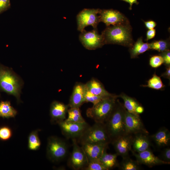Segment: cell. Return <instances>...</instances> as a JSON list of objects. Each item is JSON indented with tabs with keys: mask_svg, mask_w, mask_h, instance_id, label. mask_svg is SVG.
<instances>
[{
	"mask_svg": "<svg viewBox=\"0 0 170 170\" xmlns=\"http://www.w3.org/2000/svg\"><path fill=\"white\" fill-rule=\"evenodd\" d=\"M156 33V30L153 29H152L149 30L146 33V40L147 41L153 38Z\"/></svg>",
	"mask_w": 170,
	"mask_h": 170,
	"instance_id": "8d00e7d4",
	"label": "cell"
},
{
	"mask_svg": "<svg viewBox=\"0 0 170 170\" xmlns=\"http://www.w3.org/2000/svg\"><path fill=\"white\" fill-rule=\"evenodd\" d=\"M79 40L87 49L92 50L100 48L105 44L104 37L99 34L97 29L86 31L85 30L80 34Z\"/></svg>",
	"mask_w": 170,
	"mask_h": 170,
	"instance_id": "30bf717a",
	"label": "cell"
},
{
	"mask_svg": "<svg viewBox=\"0 0 170 170\" xmlns=\"http://www.w3.org/2000/svg\"><path fill=\"white\" fill-rule=\"evenodd\" d=\"M125 2L129 4V9L130 10L132 9V7L133 4L134 3L137 5L139 3V2H138L137 0H125Z\"/></svg>",
	"mask_w": 170,
	"mask_h": 170,
	"instance_id": "ab89813d",
	"label": "cell"
},
{
	"mask_svg": "<svg viewBox=\"0 0 170 170\" xmlns=\"http://www.w3.org/2000/svg\"><path fill=\"white\" fill-rule=\"evenodd\" d=\"M106 98L93 94L86 89L84 95L85 103L91 102L94 105Z\"/></svg>",
	"mask_w": 170,
	"mask_h": 170,
	"instance_id": "f546056e",
	"label": "cell"
},
{
	"mask_svg": "<svg viewBox=\"0 0 170 170\" xmlns=\"http://www.w3.org/2000/svg\"><path fill=\"white\" fill-rule=\"evenodd\" d=\"M150 137L158 148L168 146L170 144V132L165 127L160 128Z\"/></svg>",
	"mask_w": 170,
	"mask_h": 170,
	"instance_id": "ffe728a7",
	"label": "cell"
},
{
	"mask_svg": "<svg viewBox=\"0 0 170 170\" xmlns=\"http://www.w3.org/2000/svg\"><path fill=\"white\" fill-rule=\"evenodd\" d=\"M72 150L67 162L69 167L75 170H84L88 164L87 156L77 144L76 139H72Z\"/></svg>",
	"mask_w": 170,
	"mask_h": 170,
	"instance_id": "ba28073f",
	"label": "cell"
},
{
	"mask_svg": "<svg viewBox=\"0 0 170 170\" xmlns=\"http://www.w3.org/2000/svg\"><path fill=\"white\" fill-rule=\"evenodd\" d=\"M163 63V58L160 55L153 56L150 60V65L153 68H157Z\"/></svg>",
	"mask_w": 170,
	"mask_h": 170,
	"instance_id": "1f68e13d",
	"label": "cell"
},
{
	"mask_svg": "<svg viewBox=\"0 0 170 170\" xmlns=\"http://www.w3.org/2000/svg\"><path fill=\"white\" fill-rule=\"evenodd\" d=\"M62 134L67 139H79L90 126L86 122H72L65 120L58 123Z\"/></svg>",
	"mask_w": 170,
	"mask_h": 170,
	"instance_id": "9c48e42d",
	"label": "cell"
},
{
	"mask_svg": "<svg viewBox=\"0 0 170 170\" xmlns=\"http://www.w3.org/2000/svg\"><path fill=\"white\" fill-rule=\"evenodd\" d=\"M21 82L9 67L0 62V90L15 97L20 101Z\"/></svg>",
	"mask_w": 170,
	"mask_h": 170,
	"instance_id": "3957f363",
	"label": "cell"
},
{
	"mask_svg": "<svg viewBox=\"0 0 170 170\" xmlns=\"http://www.w3.org/2000/svg\"><path fill=\"white\" fill-rule=\"evenodd\" d=\"M100 22L107 26H115L128 22L126 17L119 11L112 9L100 10L99 13Z\"/></svg>",
	"mask_w": 170,
	"mask_h": 170,
	"instance_id": "4fadbf2b",
	"label": "cell"
},
{
	"mask_svg": "<svg viewBox=\"0 0 170 170\" xmlns=\"http://www.w3.org/2000/svg\"><path fill=\"white\" fill-rule=\"evenodd\" d=\"M133 135L126 133L111 142L116 153L122 158L129 156V152L132 149Z\"/></svg>",
	"mask_w": 170,
	"mask_h": 170,
	"instance_id": "7c38bea8",
	"label": "cell"
},
{
	"mask_svg": "<svg viewBox=\"0 0 170 170\" xmlns=\"http://www.w3.org/2000/svg\"><path fill=\"white\" fill-rule=\"evenodd\" d=\"M160 157L162 160L167 162H170V148L167 147L164 149L161 154Z\"/></svg>",
	"mask_w": 170,
	"mask_h": 170,
	"instance_id": "836d02e7",
	"label": "cell"
},
{
	"mask_svg": "<svg viewBox=\"0 0 170 170\" xmlns=\"http://www.w3.org/2000/svg\"><path fill=\"white\" fill-rule=\"evenodd\" d=\"M12 134L11 129L6 126L0 128V139L3 140L8 139Z\"/></svg>",
	"mask_w": 170,
	"mask_h": 170,
	"instance_id": "d6a6232c",
	"label": "cell"
},
{
	"mask_svg": "<svg viewBox=\"0 0 170 170\" xmlns=\"http://www.w3.org/2000/svg\"><path fill=\"white\" fill-rule=\"evenodd\" d=\"M47 156L52 162H59L64 159L68 152V146L64 139L52 136L48 139Z\"/></svg>",
	"mask_w": 170,
	"mask_h": 170,
	"instance_id": "8992f818",
	"label": "cell"
},
{
	"mask_svg": "<svg viewBox=\"0 0 170 170\" xmlns=\"http://www.w3.org/2000/svg\"><path fill=\"white\" fill-rule=\"evenodd\" d=\"M118 95L105 98L86 110L87 117L95 122L105 123L111 113Z\"/></svg>",
	"mask_w": 170,
	"mask_h": 170,
	"instance_id": "277c9868",
	"label": "cell"
},
{
	"mask_svg": "<svg viewBox=\"0 0 170 170\" xmlns=\"http://www.w3.org/2000/svg\"><path fill=\"white\" fill-rule=\"evenodd\" d=\"M68 117L65 120L72 122H85L82 117L79 108H69L67 113Z\"/></svg>",
	"mask_w": 170,
	"mask_h": 170,
	"instance_id": "d4e9b609",
	"label": "cell"
},
{
	"mask_svg": "<svg viewBox=\"0 0 170 170\" xmlns=\"http://www.w3.org/2000/svg\"><path fill=\"white\" fill-rule=\"evenodd\" d=\"M105 150L99 158V160L107 170L118 167L119 163L117 160L118 155L116 153L114 154H108Z\"/></svg>",
	"mask_w": 170,
	"mask_h": 170,
	"instance_id": "7402d4cb",
	"label": "cell"
},
{
	"mask_svg": "<svg viewBox=\"0 0 170 170\" xmlns=\"http://www.w3.org/2000/svg\"><path fill=\"white\" fill-rule=\"evenodd\" d=\"M84 170H107L99 160H95L89 162Z\"/></svg>",
	"mask_w": 170,
	"mask_h": 170,
	"instance_id": "4dcf8cb0",
	"label": "cell"
},
{
	"mask_svg": "<svg viewBox=\"0 0 170 170\" xmlns=\"http://www.w3.org/2000/svg\"><path fill=\"white\" fill-rule=\"evenodd\" d=\"M86 90L85 84L76 82L73 89L69 104V108H79L84 103V95Z\"/></svg>",
	"mask_w": 170,
	"mask_h": 170,
	"instance_id": "e0dca14e",
	"label": "cell"
},
{
	"mask_svg": "<svg viewBox=\"0 0 170 170\" xmlns=\"http://www.w3.org/2000/svg\"><path fill=\"white\" fill-rule=\"evenodd\" d=\"M144 107L140 105L137 107L136 110V112L138 115H139V114L143 113L144 111Z\"/></svg>",
	"mask_w": 170,
	"mask_h": 170,
	"instance_id": "60d3db41",
	"label": "cell"
},
{
	"mask_svg": "<svg viewBox=\"0 0 170 170\" xmlns=\"http://www.w3.org/2000/svg\"><path fill=\"white\" fill-rule=\"evenodd\" d=\"M69 108L68 105L61 102L54 101L51 104L50 108L51 121L52 123H58L65 120Z\"/></svg>",
	"mask_w": 170,
	"mask_h": 170,
	"instance_id": "2e32d148",
	"label": "cell"
},
{
	"mask_svg": "<svg viewBox=\"0 0 170 170\" xmlns=\"http://www.w3.org/2000/svg\"><path fill=\"white\" fill-rule=\"evenodd\" d=\"M86 89L95 95L108 98L116 96L117 95L111 94L107 91L104 85L98 80L92 78L85 84Z\"/></svg>",
	"mask_w": 170,
	"mask_h": 170,
	"instance_id": "d6986e66",
	"label": "cell"
},
{
	"mask_svg": "<svg viewBox=\"0 0 170 170\" xmlns=\"http://www.w3.org/2000/svg\"><path fill=\"white\" fill-rule=\"evenodd\" d=\"M139 165L136 161L133 160L128 156L122 158L118 167L121 170H139L141 169Z\"/></svg>",
	"mask_w": 170,
	"mask_h": 170,
	"instance_id": "484cf974",
	"label": "cell"
},
{
	"mask_svg": "<svg viewBox=\"0 0 170 170\" xmlns=\"http://www.w3.org/2000/svg\"><path fill=\"white\" fill-rule=\"evenodd\" d=\"M151 143L149 134L139 133L133 134L132 149L140 152L150 149Z\"/></svg>",
	"mask_w": 170,
	"mask_h": 170,
	"instance_id": "ac0fdd59",
	"label": "cell"
},
{
	"mask_svg": "<svg viewBox=\"0 0 170 170\" xmlns=\"http://www.w3.org/2000/svg\"><path fill=\"white\" fill-rule=\"evenodd\" d=\"M81 144L88 143H111V140L106 129L104 123L95 122L90 126L83 134L78 139L77 141Z\"/></svg>",
	"mask_w": 170,
	"mask_h": 170,
	"instance_id": "5b68a950",
	"label": "cell"
},
{
	"mask_svg": "<svg viewBox=\"0 0 170 170\" xmlns=\"http://www.w3.org/2000/svg\"><path fill=\"white\" fill-rule=\"evenodd\" d=\"M125 110L123 105L119 100L117 99L111 113L104 123L111 142L126 133L125 121Z\"/></svg>",
	"mask_w": 170,
	"mask_h": 170,
	"instance_id": "7a4b0ae2",
	"label": "cell"
},
{
	"mask_svg": "<svg viewBox=\"0 0 170 170\" xmlns=\"http://www.w3.org/2000/svg\"><path fill=\"white\" fill-rule=\"evenodd\" d=\"M161 76L170 80V65L167 66L166 70Z\"/></svg>",
	"mask_w": 170,
	"mask_h": 170,
	"instance_id": "f35d334b",
	"label": "cell"
},
{
	"mask_svg": "<svg viewBox=\"0 0 170 170\" xmlns=\"http://www.w3.org/2000/svg\"><path fill=\"white\" fill-rule=\"evenodd\" d=\"M17 111L11 105L8 101L0 102V117L8 118L14 117Z\"/></svg>",
	"mask_w": 170,
	"mask_h": 170,
	"instance_id": "cb8c5ba5",
	"label": "cell"
},
{
	"mask_svg": "<svg viewBox=\"0 0 170 170\" xmlns=\"http://www.w3.org/2000/svg\"><path fill=\"white\" fill-rule=\"evenodd\" d=\"M100 10L84 8L76 16L78 30L82 32L88 26H91L94 29H97V25L100 22L97 14H99Z\"/></svg>",
	"mask_w": 170,
	"mask_h": 170,
	"instance_id": "52a82bcc",
	"label": "cell"
},
{
	"mask_svg": "<svg viewBox=\"0 0 170 170\" xmlns=\"http://www.w3.org/2000/svg\"><path fill=\"white\" fill-rule=\"evenodd\" d=\"M143 86L156 90H160L164 88L165 86L163 84L160 77L155 73L153 75L152 77L148 81L147 84L143 85Z\"/></svg>",
	"mask_w": 170,
	"mask_h": 170,
	"instance_id": "83f0119b",
	"label": "cell"
},
{
	"mask_svg": "<svg viewBox=\"0 0 170 170\" xmlns=\"http://www.w3.org/2000/svg\"><path fill=\"white\" fill-rule=\"evenodd\" d=\"M118 97L121 98L123 100L124 102L123 105L128 112L139 115L136 113V110L137 107L141 104L137 100L124 93H122L118 95Z\"/></svg>",
	"mask_w": 170,
	"mask_h": 170,
	"instance_id": "603a6c76",
	"label": "cell"
},
{
	"mask_svg": "<svg viewBox=\"0 0 170 170\" xmlns=\"http://www.w3.org/2000/svg\"><path fill=\"white\" fill-rule=\"evenodd\" d=\"M121 0L123 1H125V0Z\"/></svg>",
	"mask_w": 170,
	"mask_h": 170,
	"instance_id": "b9f144b4",
	"label": "cell"
},
{
	"mask_svg": "<svg viewBox=\"0 0 170 170\" xmlns=\"http://www.w3.org/2000/svg\"><path fill=\"white\" fill-rule=\"evenodd\" d=\"M81 144L89 162L99 159L104 151L107 149L109 144L85 143Z\"/></svg>",
	"mask_w": 170,
	"mask_h": 170,
	"instance_id": "9a60e30c",
	"label": "cell"
},
{
	"mask_svg": "<svg viewBox=\"0 0 170 170\" xmlns=\"http://www.w3.org/2000/svg\"><path fill=\"white\" fill-rule=\"evenodd\" d=\"M163 58L164 63L167 66L170 65V51L169 50L163 52L160 54Z\"/></svg>",
	"mask_w": 170,
	"mask_h": 170,
	"instance_id": "e575fe53",
	"label": "cell"
},
{
	"mask_svg": "<svg viewBox=\"0 0 170 170\" xmlns=\"http://www.w3.org/2000/svg\"><path fill=\"white\" fill-rule=\"evenodd\" d=\"M39 130L32 131L28 137V147L30 150H36L40 146L41 142L38 136Z\"/></svg>",
	"mask_w": 170,
	"mask_h": 170,
	"instance_id": "4316f807",
	"label": "cell"
},
{
	"mask_svg": "<svg viewBox=\"0 0 170 170\" xmlns=\"http://www.w3.org/2000/svg\"><path fill=\"white\" fill-rule=\"evenodd\" d=\"M150 49L163 52L169 50V43L166 40H159L153 41L149 43Z\"/></svg>",
	"mask_w": 170,
	"mask_h": 170,
	"instance_id": "f1b7e54d",
	"label": "cell"
},
{
	"mask_svg": "<svg viewBox=\"0 0 170 170\" xmlns=\"http://www.w3.org/2000/svg\"><path fill=\"white\" fill-rule=\"evenodd\" d=\"M150 49L149 43H144L140 37L130 47L129 52L131 58H137L139 55Z\"/></svg>",
	"mask_w": 170,
	"mask_h": 170,
	"instance_id": "44dd1931",
	"label": "cell"
},
{
	"mask_svg": "<svg viewBox=\"0 0 170 170\" xmlns=\"http://www.w3.org/2000/svg\"><path fill=\"white\" fill-rule=\"evenodd\" d=\"M131 31L129 22L112 26H107L102 33L105 44H117L131 47L133 44Z\"/></svg>",
	"mask_w": 170,
	"mask_h": 170,
	"instance_id": "6da1fadb",
	"label": "cell"
},
{
	"mask_svg": "<svg viewBox=\"0 0 170 170\" xmlns=\"http://www.w3.org/2000/svg\"><path fill=\"white\" fill-rule=\"evenodd\" d=\"M10 5V0H0V13L7 10Z\"/></svg>",
	"mask_w": 170,
	"mask_h": 170,
	"instance_id": "d590c367",
	"label": "cell"
},
{
	"mask_svg": "<svg viewBox=\"0 0 170 170\" xmlns=\"http://www.w3.org/2000/svg\"><path fill=\"white\" fill-rule=\"evenodd\" d=\"M125 121L126 133L132 135L139 133L149 134L139 115L129 112L126 109Z\"/></svg>",
	"mask_w": 170,
	"mask_h": 170,
	"instance_id": "8fae6325",
	"label": "cell"
},
{
	"mask_svg": "<svg viewBox=\"0 0 170 170\" xmlns=\"http://www.w3.org/2000/svg\"><path fill=\"white\" fill-rule=\"evenodd\" d=\"M144 22L146 27L149 30L154 29L156 25V23L154 21L151 20L144 21Z\"/></svg>",
	"mask_w": 170,
	"mask_h": 170,
	"instance_id": "74e56055",
	"label": "cell"
},
{
	"mask_svg": "<svg viewBox=\"0 0 170 170\" xmlns=\"http://www.w3.org/2000/svg\"><path fill=\"white\" fill-rule=\"evenodd\" d=\"M130 151L139 164H144L151 167L156 165L170 164V162H165L155 155L150 149L140 152H136L132 149Z\"/></svg>",
	"mask_w": 170,
	"mask_h": 170,
	"instance_id": "5bb4252c",
	"label": "cell"
}]
</instances>
